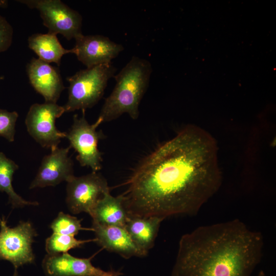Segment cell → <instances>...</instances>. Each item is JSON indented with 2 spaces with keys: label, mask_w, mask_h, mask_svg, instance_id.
<instances>
[{
  "label": "cell",
  "mask_w": 276,
  "mask_h": 276,
  "mask_svg": "<svg viewBox=\"0 0 276 276\" xmlns=\"http://www.w3.org/2000/svg\"><path fill=\"white\" fill-rule=\"evenodd\" d=\"M152 72L148 60L133 56L117 75L116 84L106 98L98 118L102 123L110 122L127 113L135 120L139 118V107L148 87Z\"/></svg>",
  "instance_id": "cell-3"
},
{
  "label": "cell",
  "mask_w": 276,
  "mask_h": 276,
  "mask_svg": "<svg viewBox=\"0 0 276 276\" xmlns=\"http://www.w3.org/2000/svg\"><path fill=\"white\" fill-rule=\"evenodd\" d=\"M18 167L15 162L0 151V192L7 194L8 203L13 208L38 205L36 201L25 200L14 191L12 186L13 176Z\"/></svg>",
  "instance_id": "cell-18"
},
{
  "label": "cell",
  "mask_w": 276,
  "mask_h": 276,
  "mask_svg": "<svg viewBox=\"0 0 276 276\" xmlns=\"http://www.w3.org/2000/svg\"><path fill=\"white\" fill-rule=\"evenodd\" d=\"M215 139L188 125L148 155L121 195L128 216L195 215L219 190L222 174Z\"/></svg>",
  "instance_id": "cell-1"
},
{
  "label": "cell",
  "mask_w": 276,
  "mask_h": 276,
  "mask_svg": "<svg viewBox=\"0 0 276 276\" xmlns=\"http://www.w3.org/2000/svg\"><path fill=\"white\" fill-rule=\"evenodd\" d=\"M65 112L64 106L57 103L33 104L25 119L28 132L42 147H57L61 139L65 137V132L57 128L56 120Z\"/></svg>",
  "instance_id": "cell-8"
},
{
  "label": "cell",
  "mask_w": 276,
  "mask_h": 276,
  "mask_svg": "<svg viewBox=\"0 0 276 276\" xmlns=\"http://www.w3.org/2000/svg\"><path fill=\"white\" fill-rule=\"evenodd\" d=\"M258 276H264V273L263 271H261Z\"/></svg>",
  "instance_id": "cell-25"
},
{
  "label": "cell",
  "mask_w": 276,
  "mask_h": 276,
  "mask_svg": "<svg viewBox=\"0 0 276 276\" xmlns=\"http://www.w3.org/2000/svg\"><path fill=\"white\" fill-rule=\"evenodd\" d=\"M116 71L110 62L80 70L67 77L70 85L67 101L63 106L65 111L93 107L102 97L108 80Z\"/></svg>",
  "instance_id": "cell-4"
},
{
  "label": "cell",
  "mask_w": 276,
  "mask_h": 276,
  "mask_svg": "<svg viewBox=\"0 0 276 276\" xmlns=\"http://www.w3.org/2000/svg\"><path fill=\"white\" fill-rule=\"evenodd\" d=\"M263 244L237 219L198 227L181 237L171 276H250Z\"/></svg>",
  "instance_id": "cell-2"
},
{
  "label": "cell",
  "mask_w": 276,
  "mask_h": 276,
  "mask_svg": "<svg viewBox=\"0 0 276 276\" xmlns=\"http://www.w3.org/2000/svg\"><path fill=\"white\" fill-rule=\"evenodd\" d=\"M93 257L79 258L67 253L47 254L42 266L46 276H120L122 273L113 270L105 271L95 267Z\"/></svg>",
  "instance_id": "cell-10"
},
{
  "label": "cell",
  "mask_w": 276,
  "mask_h": 276,
  "mask_svg": "<svg viewBox=\"0 0 276 276\" xmlns=\"http://www.w3.org/2000/svg\"><path fill=\"white\" fill-rule=\"evenodd\" d=\"M18 114L16 111H8L0 108V136L9 142L14 141L15 125Z\"/></svg>",
  "instance_id": "cell-21"
},
{
  "label": "cell",
  "mask_w": 276,
  "mask_h": 276,
  "mask_svg": "<svg viewBox=\"0 0 276 276\" xmlns=\"http://www.w3.org/2000/svg\"><path fill=\"white\" fill-rule=\"evenodd\" d=\"M164 219L155 216H128L124 227L135 244L147 254L154 245L160 223Z\"/></svg>",
  "instance_id": "cell-15"
},
{
  "label": "cell",
  "mask_w": 276,
  "mask_h": 276,
  "mask_svg": "<svg viewBox=\"0 0 276 276\" xmlns=\"http://www.w3.org/2000/svg\"><path fill=\"white\" fill-rule=\"evenodd\" d=\"M89 215L101 224L123 227L128 216L122 195L114 197L110 192L98 201Z\"/></svg>",
  "instance_id": "cell-16"
},
{
  "label": "cell",
  "mask_w": 276,
  "mask_h": 276,
  "mask_svg": "<svg viewBox=\"0 0 276 276\" xmlns=\"http://www.w3.org/2000/svg\"><path fill=\"white\" fill-rule=\"evenodd\" d=\"M81 222V220L77 217L60 212L51 223L50 227L53 233L75 236L80 231L87 229L82 227Z\"/></svg>",
  "instance_id": "cell-20"
},
{
  "label": "cell",
  "mask_w": 276,
  "mask_h": 276,
  "mask_svg": "<svg viewBox=\"0 0 276 276\" xmlns=\"http://www.w3.org/2000/svg\"><path fill=\"white\" fill-rule=\"evenodd\" d=\"M12 276H21V275H19V274L18 273L17 269H15L14 272Z\"/></svg>",
  "instance_id": "cell-24"
},
{
  "label": "cell",
  "mask_w": 276,
  "mask_h": 276,
  "mask_svg": "<svg viewBox=\"0 0 276 276\" xmlns=\"http://www.w3.org/2000/svg\"><path fill=\"white\" fill-rule=\"evenodd\" d=\"M37 232L30 221H20L16 226H8L5 217H0V260H6L15 269L33 263L32 248Z\"/></svg>",
  "instance_id": "cell-6"
},
{
  "label": "cell",
  "mask_w": 276,
  "mask_h": 276,
  "mask_svg": "<svg viewBox=\"0 0 276 276\" xmlns=\"http://www.w3.org/2000/svg\"><path fill=\"white\" fill-rule=\"evenodd\" d=\"M91 229L95 234V241L108 251L125 259L147 255L135 244L125 227L103 225L93 220Z\"/></svg>",
  "instance_id": "cell-14"
},
{
  "label": "cell",
  "mask_w": 276,
  "mask_h": 276,
  "mask_svg": "<svg viewBox=\"0 0 276 276\" xmlns=\"http://www.w3.org/2000/svg\"><path fill=\"white\" fill-rule=\"evenodd\" d=\"M66 182V203L74 214L82 212L89 214L98 201L110 192L106 179L98 172L74 176Z\"/></svg>",
  "instance_id": "cell-9"
},
{
  "label": "cell",
  "mask_w": 276,
  "mask_h": 276,
  "mask_svg": "<svg viewBox=\"0 0 276 276\" xmlns=\"http://www.w3.org/2000/svg\"><path fill=\"white\" fill-rule=\"evenodd\" d=\"M70 149L69 146L51 149V153L43 157L29 188L55 186L74 176L73 162L68 155Z\"/></svg>",
  "instance_id": "cell-11"
},
{
  "label": "cell",
  "mask_w": 276,
  "mask_h": 276,
  "mask_svg": "<svg viewBox=\"0 0 276 276\" xmlns=\"http://www.w3.org/2000/svg\"><path fill=\"white\" fill-rule=\"evenodd\" d=\"M27 70L31 84L45 102L56 103L65 88L59 71L39 58L32 59Z\"/></svg>",
  "instance_id": "cell-13"
},
{
  "label": "cell",
  "mask_w": 276,
  "mask_h": 276,
  "mask_svg": "<svg viewBox=\"0 0 276 276\" xmlns=\"http://www.w3.org/2000/svg\"><path fill=\"white\" fill-rule=\"evenodd\" d=\"M31 9L40 13L43 24L49 33L60 34L66 39H75L82 36V18L80 14L60 0H20Z\"/></svg>",
  "instance_id": "cell-7"
},
{
  "label": "cell",
  "mask_w": 276,
  "mask_h": 276,
  "mask_svg": "<svg viewBox=\"0 0 276 276\" xmlns=\"http://www.w3.org/2000/svg\"><path fill=\"white\" fill-rule=\"evenodd\" d=\"M95 241L78 240L74 236L53 233L45 241V250L49 255L67 253L72 249L80 247L83 244Z\"/></svg>",
  "instance_id": "cell-19"
},
{
  "label": "cell",
  "mask_w": 276,
  "mask_h": 276,
  "mask_svg": "<svg viewBox=\"0 0 276 276\" xmlns=\"http://www.w3.org/2000/svg\"><path fill=\"white\" fill-rule=\"evenodd\" d=\"M4 79V76L0 75V80H3Z\"/></svg>",
  "instance_id": "cell-26"
},
{
  "label": "cell",
  "mask_w": 276,
  "mask_h": 276,
  "mask_svg": "<svg viewBox=\"0 0 276 276\" xmlns=\"http://www.w3.org/2000/svg\"><path fill=\"white\" fill-rule=\"evenodd\" d=\"M30 49L38 56V58L47 63L60 64L63 55L72 53V49H64L59 41L57 35L51 34H35L28 38Z\"/></svg>",
  "instance_id": "cell-17"
},
{
  "label": "cell",
  "mask_w": 276,
  "mask_h": 276,
  "mask_svg": "<svg viewBox=\"0 0 276 276\" xmlns=\"http://www.w3.org/2000/svg\"><path fill=\"white\" fill-rule=\"evenodd\" d=\"M8 2L5 0H0V7L3 8H6L7 7Z\"/></svg>",
  "instance_id": "cell-23"
},
{
  "label": "cell",
  "mask_w": 276,
  "mask_h": 276,
  "mask_svg": "<svg viewBox=\"0 0 276 276\" xmlns=\"http://www.w3.org/2000/svg\"><path fill=\"white\" fill-rule=\"evenodd\" d=\"M82 116H73L71 127L65 132V138L70 142V147L77 153L76 159L82 167L90 168L93 172H98L102 168V153L98 149L100 140L105 136L102 130H97L102 123L98 118L93 124H90L85 117V110Z\"/></svg>",
  "instance_id": "cell-5"
},
{
  "label": "cell",
  "mask_w": 276,
  "mask_h": 276,
  "mask_svg": "<svg viewBox=\"0 0 276 276\" xmlns=\"http://www.w3.org/2000/svg\"><path fill=\"white\" fill-rule=\"evenodd\" d=\"M75 40L72 53L87 68L110 63L124 50L122 45L103 35H83Z\"/></svg>",
  "instance_id": "cell-12"
},
{
  "label": "cell",
  "mask_w": 276,
  "mask_h": 276,
  "mask_svg": "<svg viewBox=\"0 0 276 276\" xmlns=\"http://www.w3.org/2000/svg\"><path fill=\"white\" fill-rule=\"evenodd\" d=\"M13 30L11 25L0 15V53L7 51L11 46Z\"/></svg>",
  "instance_id": "cell-22"
}]
</instances>
